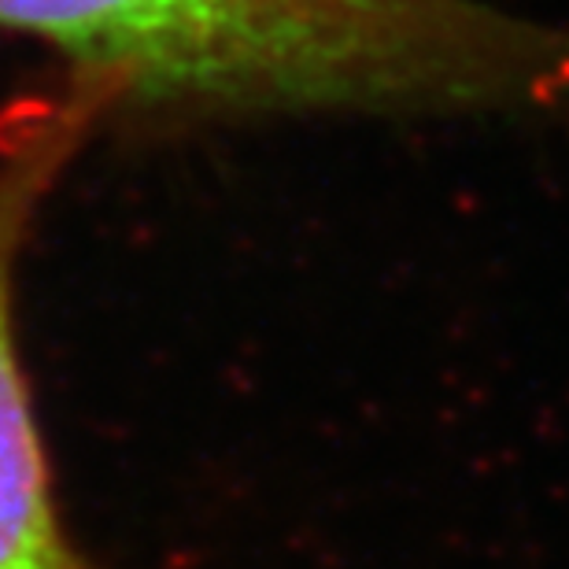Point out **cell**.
<instances>
[{
	"mask_svg": "<svg viewBox=\"0 0 569 569\" xmlns=\"http://www.w3.org/2000/svg\"><path fill=\"white\" fill-rule=\"evenodd\" d=\"M104 86L63 74L0 108V569H100L63 518L16 337V270L41 208L104 119Z\"/></svg>",
	"mask_w": 569,
	"mask_h": 569,
	"instance_id": "obj_2",
	"label": "cell"
},
{
	"mask_svg": "<svg viewBox=\"0 0 569 569\" xmlns=\"http://www.w3.org/2000/svg\"><path fill=\"white\" fill-rule=\"evenodd\" d=\"M119 116H569V33L473 0H0Z\"/></svg>",
	"mask_w": 569,
	"mask_h": 569,
	"instance_id": "obj_1",
	"label": "cell"
}]
</instances>
